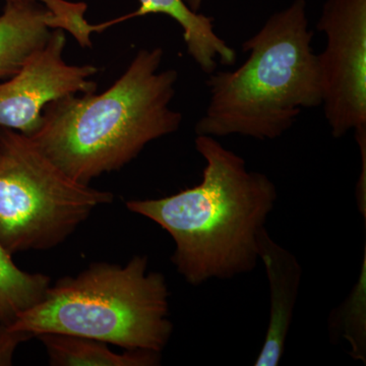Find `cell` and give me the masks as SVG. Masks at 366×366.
Here are the masks:
<instances>
[{
	"instance_id": "6da1fadb",
	"label": "cell",
	"mask_w": 366,
	"mask_h": 366,
	"mask_svg": "<svg viewBox=\"0 0 366 366\" xmlns=\"http://www.w3.org/2000/svg\"><path fill=\"white\" fill-rule=\"evenodd\" d=\"M196 148L206 162L199 184L125 206L169 233L175 243L171 261L187 283L199 286L257 266L259 235L278 194L266 174L247 170L244 159L216 137L197 136Z\"/></svg>"
},
{
	"instance_id": "7a4b0ae2",
	"label": "cell",
	"mask_w": 366,
	"mask_h": 366,
	"mask_svg": "<svg viewBox=\"0 0 366 366\" xmlns=\"http://www.w3.org/2000/svg\"><path fill=\"white\" fill-rule=\"evenodd\" d=\"M162 48L141 49L103 93L71 95L44 108L29 137L46 157L83 184L122 169L161 137L174 134L182 114L171 109L178 72L158 71Z\"/></svg>"
},
{
	"instance_id": "3957f363",
	"label": "cell",
	"mask_w": 366,
	"mask_h": 366,
	"mask_svg": "<svg viewBox=\"0 0 366 366\" xmlns=\"http://www.w3.org/2000/svg\"><path fill=\"white\" fill-rule=\"evenodd\" d=\"M308 26L307 1L295 0L243 43L249 55L242 66L209 74V101L197 122V136L274 139L303 109L322 105V76Z\"/></svg>"
},
{
	"instance_id": "277c9868",
	"label": "cell",
	"mask_w": 366,
	"mask_h": 366,
	"mask_svg": "<svg viewBox=\"0 0 366 366\" xmlns=\"http://www.w3.org/2000/svg\"><path fill=\"white\" fill-rule=\"evenodd\" d=\"M148 257L124 266L94 262L50 285L35 307L21 312L16 331L86 337L125 350L162 352L173 332L169 288L163 274L148 271Z\"/></svg>"
},
{
	"instance_id": "5b68a950",
	"label": "cell",
	"mask_w": 366,
	"mask_h": 366,
	"mask_svg": "<svg viewBox=\"0 0 366 366\" xmlns=\"http://www.w3.org/2000/svg\"><path fill=\"white\" fill-rule=\"evenodd\" d=\"M112 201L66 175L30 137L0 127V243L9 254L59 247Z\"/></svg>"
},
{
	"instance_id": "8992f818",
	"label": "cell",
	"mask_w": 366,
	"mask_h": 366,
	"mask_svg": "<svg viewBox=\"0 0 366 366\" xmlns=\"http://www.w3.org/2000/svg\"><path fill=\"white\" fill-rule=\"evenodd\" d=\"M322 106L332 136L366 127V0H327L317 21Z\"/></svg>"
},
{
	"instance_id": "52a82bcc",
	"label": "cell",
	"mask_w": 366,
	"mask_h": 366,
	"mask_svg": "<svg viewBox=\"0 0 366 366\" xmlns=\"http://www.w3.org/2000/svg\"><path fill=\"white\" fill-rule=\"evenodd\" d=\"M66 38L62 29L34 51L16 74L0 84V127L31 137L39 129L43 112L53 101L96 92L92 81L98 69L71 66L64 59Z\"/></svg>"
},
{
	"instance_id": "ba28073f",
	"label": "cell",
	"mask_w": 366,
	"mask_h": 366,
	"mask_svg": "<svg viewBox=\"0 0 366 366\" xmlns=\"http://www.w3.org/2000/svg\"><path fill=\"white\" fill-rule=\"evenodd\" d=\"M259 262L264 264L269 286V320L266 338L255 366L281 362L292 322L302 276L297 257L272 239L267 229L259 235Z\"/></svg>"
},
{
	"instance_id": "9c48e42d",
	"label": "cell",
	"mask_w": 366,
	"mask_h": 366,
	"mask_svg": "<svg viewBox=\"0 0 366 366\" xmlns=\"http://www.w3.org/2000/svg\"><path fill=\"white\" fill-rule=\"evenodd\" d=\"M64 28V16L36 1L6 2L0 16V79L18 72L26 59Z\"/></svg>"
},
{
	"instance_id": "30bf717a",
	"label": "cell",
	"mask_w": 366,
	"mask_h": 366,
	"mask_svg": "<svg viewBox=\"0 0 366 366\" xmlns=\"http://www.w3.org/2000/svg\"><path fill=\"white\" fill-rule=\"evenodd\" d=\"M137 11L125 19L144 16L146 14H167L182 26L183 39L187 52L197 66L207 74L217 69V59L224 66H233L236 52L214 30V19L203 14L194 13L184 0H139Z\"/></svg>"
},
{
	"instance_id": "8fae6325",
	"label": "cell",
	"mask_w": 366,
	"mask_h": 366,
	"mask_svg": "<svg viewBox=\"0 0 366 366\" xmlns=\"http://www.w3.org/2000/svg\"><path fill=\"white\" fill-rule=\"evenodd\" d=\"M45 347L52 366H157L161 353L127 350L117 353L107 343L74 335L45 333L35 337Z\"/></svg>"
},
{
	"instance_id": "7c38bea8",
	"label": "cell",
	"mask_w": 366,
	"mask_h": 366,
	"mask_svg": "<svg viewBox=\"0 0 366 366\" xmlns=\"http://www.w3.org/2000/svg\"><path fill=\"white\" fill-rule=\"evenodd\" d=\"M50 285L46 274L19 268L0 243V324L11 326L21 312L43 300Z\"/></svg>"
},
{
	"instance_id": "4fadbf2b",
	"label": "cell",
	"mask_w": 366,
	"mask_h": 366,
	"mask_svg": "<svg viewBox=\"0 0 366 366\" xmlns=\"http://www.w3.org/2000/svg\"><path fill=\"white\" fill-rule=\"evenodd\" d=\"M32 338V334L16 331L6 325L0 324V366L13 365L16 349L21 344Z\"/></svg>"
},
{
	"instance_id": "5bb4252c",
	"label": "cell",
	"mask_w": 366,
	"mask_h": 366,
	"mask_svg": "<svg viewBox=\"0 0 366 366\" xmlns=\"http://www.w3.org/2000/svg\"><path fill=\"white\" fill-rule=\"evenodd\" d=\"M203 1L204 0H184V2L187 4V6H189L192 11H194V13H199V9H201Z\"/></svg>"
},
{
	"instance_id": "9a60e30c",
	"label": "cell",
	"mask_w": 366,
	"mask_h": 366,
	"mask_svg": "<svg viewBox=\"0 0 366 366\" xmlns=\"http://www.w3.org/2000/svg\"><path fill=\"white\" fill-rule=\"evenodd\" d=\"M30 1H36V0H6V2H30ZM43 1V0H41Z\"/></svg>"
}]
</instances>
